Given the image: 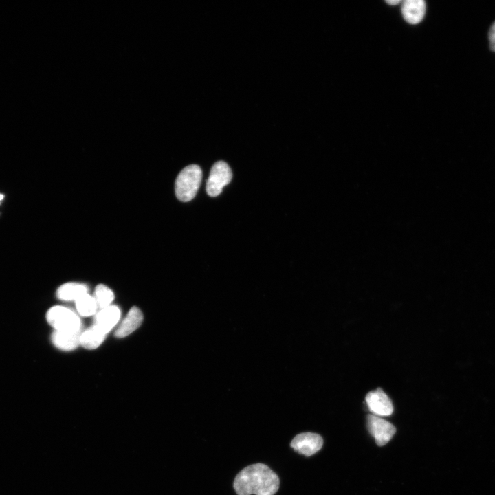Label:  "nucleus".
Masks as SVG:
<instances>
[{
    "instance_id": "nucleus-1",
    "label": "nucleus",
    "mask_w": 495,
    "mask_h": 495,
    "mask_svg": "<svg viewBox=\"0 0 495 495\" xmlns=\"http://www.w3.org/2000/svg\"><path fill=\"white\" fill-rule=\"evenodd\" d=\"M279 485L277 474L263 463H255L243 468L233 483L237 495H274Z\"/></svg>"
},
{
    "instance_id": "nucleus-2",
    "label": "nucleus",
    "mask_w": 495,
    "mask_h": 495,
    "mask_svg": "<svg viewBox=\"0 0 495 495\" xmlns=\"http://www.w3.org/2000/svg\"><path fill=\"white\" fill-rule=\"evenodd\" d=\"M202 178L201 168L196 164L185 167L178 175L175 181V194L183 202L192 200L196 195Z\"/></svg>"
},
{
    "instance_id": "nucleus-3",
    "label": "nucleus",
    "mask_w": 495,
    "mask_h": 495,
    "mask_svg": "<svg viewBox=\"0 0 495 495\" xmlns=\"http://www.w3.org/2000/svg\"><path fill=\"white\" fill-rule=\"evenodd\" d=\"M46 318L54 330L72 331L82 330L79 317L73 311L63 306H54L50 308L46 314Z\"/></svg>"
},
{
    "instance_id": "nucleus-4",
    "label": "nucleus",
    "mask_w": 495,
    "mask_h": 495,
    "mask_svg": "<svg viewBox=\"0 0 495 495\" xmlns=\"http://www.w3.org/2000/svg\"><path fill=\"white\" fill-rule=\"evenodd\" d=\"M232 173L230 166L223 161L216 162L212 167L206 182V192L210 197H217L223 188L232 179Z\"/></svg>"
},
{
    "instance_id": "nucleus-5",
    "label": "nucleus",
    "mask_w": 495,
    "mask_h": 495,
    "mask_svg": "<svg viewBox=\"0 0 495 495\" xmlns=\"http://www.w3.org/2000/svg\"><path fill=\"white\" fill-rule=\"evenodd\" d=\"M366 426L377 445L380 446L386 445L396 432V428L392 424L375 415L366 417Z\"/></svg>"
},
{
    "instance_id": "nucleus-6",
    "label": "nucleus",
    "mask_w": 495,
    "mask_h": 495,
    "mask_svg": "<svg viewBox=\"0 0 495 495\" xmlns=\"http://www.w3.org/2000/svg\"><path fill=\"white\" fill-rule=\"evenodd\" d=\"M290 445L298 453L306 456H310L321 449L323 445V439L318 434L303 432L295 436Z\"/></svg>"
},
{
    "instance_id": "nucleus-7",
    "label": "nucleus",
    "mask_w": 495,
    "mask_h": 495,
    "mask_svg": "<svg viewBox=\"0 0 495 495\" xmlns=\"http://www.w3.org/2000/svg\"><path fill=\"white\" fill-rule=\"evenodd\" d=\"M369 410L377 416H389L393 406L388 396L381 388L370 391L365 397Z\"/></svg>"
},
{
    "instance_id": "nucleus-8",
    "label": "nucleus",
    "mask_w": 495,
    "mask_h": 495,
    "mask_svg": "<svg viewBox=\"0 0 495 495\" xmlns=\"http://www.w3.org/2000/svg\"><path fill=\"white\" fill-rule=\"evenodd\" d=\"M82 330L78 331L54 330L51 339L55 346L63 351L75 349L80 344Z\"/></svg>"
},
{
    "instance_id": "nucleus-9",
    "label": "nucleus",
    "mask_w": 495,
    "mask_h": 495,
    "mask_svg": "<svg viewBox=\"0 0 495 495\" xmlns=\"http://www.w3.org/2000/svg\"><path fill=\"white\" fill-rule=\"evenodd\" d=\"M120 311L115 305L102 309L95 316L94 324L106 334L118 323Z\"/></svg>"
},
{
    "instance_id": "nucleus-10",
    "label": "nucleus",
    "mask_w": 495,
    "mask_h": 495,
    "mask_svg": "<svg viewBox=\"0 0 495 495\" xmlns=\"http://www.w3.org/2000/svg\"><path fill=\"white\" fill-rule=\"evenodd\" d=\"M142 320V311L139 308L133 307L117 328L115 336L120 338L129 336L140 326Z\"/></svg>"
},
{
    "instance_id": "nucleus-11",
    "label": "nucleus",
    "mask_w": 495,
    "mask_h": 495,
    "mask_svg": "<svg viewBox=\"0 0 495 495\" xmlns=\"http://www.w3.org/2000/svg\"><path fill=\"white\" fill-rule=\"evenodd\" d=\"M426 3L423 0H406L403 2L402 12L404 19L410 24H417L423 19Z\"/></svg>"
},
{
    "instance_id": "nucleus-12",
    "label": "nucleus",
    "mask_w": 495,
    "mask_h": 495,
    "mask_svg": "<svg viewBox=\"0 0 495 495\" xmlns=\"http://www.w3.org/2000/svg\"><path fill=\"white\" fill-rule=\"evenodd\" d=\"M87 293H88V288L85 285L78 283H67L58 287L56 296L62 300L76 301L79 297Z\"/></svg>"
},
{
    "instance_id": "nucleus-13",
    "label": "nucleus",
    "mask_w": 495,
    "mask_h": 495,
    "mask_svg": "<svg viewBox=\"0 0 495 495\" xmlns=\"http://www.w3.org/2000/svg\"><path fill=\"white\" fill-rule=\"evenodd\" d=\"M106 333L95 324L82 331L80 336V344L87 349L98 347L104 341Z\"/></svg>"
},
{
    "instance_id": "nucleus-14",
    "label": "nucleus",
    "mask_w": 495,
    "mask_h": 495,
    "mask_svg": "<svg viewBox=\"0 0 495 495\" xmlns=\"http://www.w3.org/2000/svg\"><path fill=\"white\" fill-rule=\"evenodd\" d=\"M75 302L78 312L83 316L94 315L98 307L94 297L88 293L82 295Z\"/></svg>"
},
{
    "instance_id": "nucleus-15",
    "label": "nucleus",
    "mask_w": 495,
    "mask_h": 495,
    "mask_svg": "<svg viewBox=\"0 0 495 495\" xmlns=\"http://www.w3.org/2000/svg\"><path fill=\"white\" fill-rule=\"evenodd\" d=\"M94 298L98 307L102 309L111 305L114 299V294L106 285H98L95 289Z\"/></svg>"
},
{
    "instance_id": "nucleus-16",
    "label": "nucleus",
    "mask_w": 495,
    "mask_h": 495,
    "mask_svg": "<svg viewBox=\"0 0 495 495\" xmlns=\"http://www.w3.org/2000/svg\"><path fill=\"white\" fill-rule=\"evenodd\" d=\"M490 47L492 51L495 52V22L490 27L489 34Z\"/></svg>"
},
{
    "instance_id": "nucleus-17",
    "label": "nucleus",
    "mask_w": 495,
    "mask_h": 495,
    "mask_svg": "<svg viewBox=\"0 0 495 495\" xmlns=\"http://www.w3.org/2000/svg\"><path fill=\"white\" fill-rule=\"evenodd\" d=\"M386 2L388 4H390L391 6H395V5H397V4H399V3H401L402 1L401 0H389V1H386Z\"/></svg>"
},
{
    "instance_id": "nucleus-18",
    "label": "nucleus",
    "mask_w": 495,
    "mask_h": 495,
    "mask_svg": "<svg viewBox=\"0 0 495 495\" xmlns=\"http://www.w3.org/2000/svg\"><path fill=\"white\" fill-rule=\"evenodd\" d=\"M3 197H4L3 195L0 193V201H1L3 200Z\"/></svg>"
}]
</instances>
